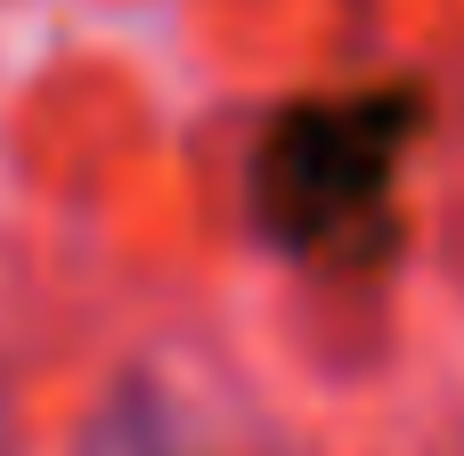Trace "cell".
I'll use <instances>...</instances> for the list:
<instances>
[{"label":"cell","mask_w":464,"mask_h":456,"mask_svg":"<svg viewBox=\"0 0 464 456\" xmlns=\"http://www.w3.org/2000/svg\"><path fill=\"white\" fill-rule=\"evenodd\" d=\"M424 131V90H343L294 98L269 114L253 147V220L277 253H343L359 245L400 179V155Z\"/></svg>","instance_id":"cell-1"}]
</instances>
